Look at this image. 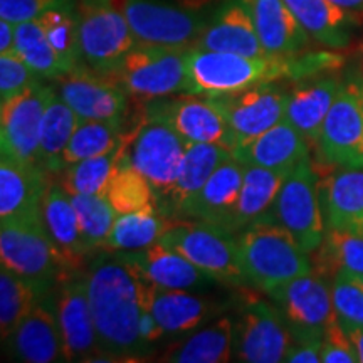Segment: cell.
<instances>
[{"instance_id": "6da1fadb", "label": "cell", "mask_w": 363, "mask_h": 363, "mask_svg": "<svg viewBox=\"0 0 363 363\" xmlns=\"http://www.w3.org/2000/svg\"><path fill=\"white\" fill-rule=\"evenodd\" d=\"M88 298L99 347L111 357H143L150 347L140 337L145 308L135 272L120 256H101L91 262Z\"/></svg>"}, {"instance_id": "7a4b0ae2", "label": "cell", "mask_w": 363, "mask_h": 363, "mask_svg": "<svg viewBox=\"0 0 363 363\" xmlns=\"http://www.w3.org/2000/svg\"><path fill=\"white\" fill-rule=\"evenodd\" d=\"M238 261L246 283L269 296L313 269L308 252L274 220L254 222L240 230Z\"/></svg>"}, {"instance_id": "3957f363", "label": "cell", "mask_w": 363, "mask_h": 363, "mask_svg": "<svg viewBox=\"0 0 363 363\" xmlns=\"http://www.w3.org/2000/svg\"><path fill=\"white\" fill-rule=\"evenodd\" d=\"M288 79V57H246L233 52L189 49L187 93L220 96L259 83Z\"/></svg>"}, {"instance_id": "277c9868", "label": "cell", "mask_w": 363, "mask_h": 363, "mask_svg": "<svg viewBox=\"0 0 363 363\" xmlns=\"http://www.w3.org/2000/svg\"><path fill=\"white\" fill-rule=\"evenodd\" d=\"M158 242L187 257L219 283L233 286L246 283L238 261V239L224 225L192 217L190 220L182 217L167 219Z\"/></svg>"}, {"instance_id": "5b68a950", "label": "cell", "mask_w": 363, "mask_h": 363, "mask_svg": "<svg viewBox=\"0 0 363 363\" xmlns=\"http://www.w3.org/2000/svg\"><path fill=\"white\" fill-rule=\"evenodd\" d=\"M0 257L4 267L33 284L43 298L66 269L44 220L2 222Z\"/></svg>"}, {"instance_id": "8992f818", "label": "cell", "mask_w": 363, "mask_h": 363, "mask_svg": "<svg viewBox=\"0 0 363 363\" xmlns=\"http://www.w3.org/2000/svg\"><path fill=\"white\" fill-rule=\"evenodd\" d=\"M130 96L143 101L187 91V51L136 44L110 74Z\"/></svg>"}, {"instance_id": "52a82bcc", "label": "cell", "mask_w": 363, "mask_h": 363, "mask_svg": "<svg viewBox=\"0 0 363 363\" xmlns=\"http://www.w3.org/2000/svg\"><path fill=\"white\" fill-rule=\"evenodd\" d=\"M79 52L89 69L110 76L138 44L121 9L113 0H79Z\"/></svg>"}, {"instance_id": "ba28073f", "label": "cell", "mask_w": 363, "mask_h": 363, "mask_svg": "<svg viewBox=\"0 0 363 363\" xmlns=\"http://www.w3.org/2000/svg\"><path fill=\"white\" fill-rule=\"evenodd\" d=\"M187 145V140L172 126L145 120L133 133L125 136L121 160L147 177L162 203L179 180Z\"/></svg>"}, {"instance_id": "9c48e42d", "label": "cell", "mask_w": 363, "mask_h": 363, "mask_svg": "<svg viewBox=\"0 0 363 363\" xmlns=\"http://www.w3.org/2000/svg\"><path fill=\"white\" fill-rule=\"evenodd\" d=\"M272 220L283 225L308 254L323 242L326 224L310 157L303 158L286 177L272 207Z\"/></svg>"}, {"instance_id": "30bf717a", "label": "cell", "mask_w": 363, "mask_h": 363, "mask_svg": "<svg viewBox=\"0 0 363 363\" xmlns=\"http://www.w3.org/2000/svg\"><path fill=\"white\" fill-rule=\"evenodd\" d=\"M120 9L138 44L189 51L197 45L208 22L197 11L163 0H123Z\"/></svg>"}, {"instance_id": "8fae6325", "label": "cell", "mask_w": 363, "mask_h": 363, "mask_svg": "<svg viewBox=\"0 0 363 363\" xmlns=\"http://www.w3.org/2000/svg\"><path fill=\"white\" fill-rule=\"evenodd\" d=\"M293 343L288 321L278 306L252 293L242 299V311L234 326L235 360L246 363H279Z\"/></svg>"}, {"instance_id": "7c38bea8", "label": "cell", "mask_w": 363, "mask_h": 363, "mask_svg": "<svg viewBox=\"0 0 363 363\" xmlns=\"http://www.w3.org/2000/svg\"><path fill=\"white\" fill-rule=\"evenodd\" d=\"M145 120L160 121L174 128L187 142L217 143L234 150L235 138L229 121L212 98L195 94L162 96L147 101Z\"/></svg>"}, {"instance_id": "4fadbf2b", "label": "cell", "mask_w": 363, "mask_h": 363, "mask_svg": "<svg viewBox=\"0 0 363 363\" xmlns=\"http://www.w3.org/2000/svg\"><path fill=\"white\" fill-rule=\"evenodd\" d=\"M316 143L326 163L363 165V79L340 84Z\"/></svg>"}, {"instance_id": "5bb4252c", "label": "cell", "mask_w": 363, "mask_h": 363, "mask_svg": "<svg viewBox=\"0 0 363 363\" xmlns=\"http://www.w3.org/2000/svg\"><path fill=\"white\" fill-rule=\"evenodd\" d=\"M291 330L293 340H321L337 320L333 294L326 278L320 274L299 276L271 294Z\"/></svg>"}, {"instance_id": "9a60e30c", "label": "cell", "mask_w": 363, "mask_h": 363, "mask_svg": "<svg viewBox=\"0 0 363 363\" xmlns=\"http://www.w3.org/2000/svg\"><path fill=\"white\" fill-rule=\"evenodd\" d=\"M212 99L229 121L235 147H239L284 120L289 93L278 84L259 83Z\"/></svg>"}, {"instance_id": "2e32d148", "label": "cell", "mask_w": 363, "mask_h": 363, "mask_svg": "<svg viewBox=\"0 0 363 363\" xmlns=\"http://www.w3.org/2000/svg\"><path fill=\"white\" fill-rule=\"evenodd\" d=\"M52 88L43 83L2 103V155L26 165H39L40 130ZM40 167V165H39Z\"/></svg>"}, {"instance_id": "e0dca14e", "label": "cell", "mask_w": 363, "mask_h": 363, "mask_svg": "<svg viewBox=\"0 0 363 363\" xmlns=\"http://www.w3.org/2000/svg\"><path fill=\"white\" fill-rule=\"evenodd\" d=\"M56 81L57 94L81 120L123 121L128 93L110 76L79 65L59 76Z\"/></svg>"}, {"instance_id": "ac0fdd59", "label": "cell", "mask_w": 363, "mask_h": 363, "mask_svg": "<svg viewBox=\"0 0 363 363\" xmlns=\"http://www.w3.org/2000/svg\"><path fill=\"white\" fill-rule=\"evenodd\" d=\"M54 313L59 325L66 362L93 360L101 350L88 298L86 279H69L59 289Z\"/></svg>"}, {"instance_id": "d6986e66", "label": "cell", "mask_w": 363, "mask_h": 363, "mask_svg": "<svg viewBox=\"0 0 363 363\" xmlns=\"http://www.w3.org/2000/svg\"><path fill=\"white\" fill-rule=\"evenodd\" d=\"M318 182L328 229L363 235V165H335Z\"/></svg>"}, {"instance_id": "ffe728a7", "label": "cell", "mask_w": 363, "mask_h": 363, "mask_svg": "<svg viewBox=\"0 0 363 363\" xmlns=\"http://www.w3.org/2000/svg\"><path fill=\"white\" fill-rule=\"evenodd\" d=\"M48 172L4 157L0 162V219L44 220L43 202L48 190Z\"/></svg>"}, {"instance_id": "44dd1931", "label": "cell", "mask_w": 363, "mask_h": 363, "mask_svg": "<svg viewBox=\"0 0 363 363\" xmlns=\"http://www.w3.org/2000/svg\"><path fill=\"white\" fill-rule=\"evenodd\" d=\"M244 180V163L234 155L220 163L206 185L185 202L180 208V217H192L214 222L234 233V219L238 212L240 189Z\"/></svg>"}, {"instance_id": "7402d4cb", "label": "cell", "mask_w": 363, "mask_h": 363, "mask_svg": "<svg viewBox=\"0 0 363 363\" xmlns=\"http://www.w3.org/2000/svg\"><path fill=\"white\" fill-rule=\"evenodd\" d=\"M194 49L233 52L246 57H269L257 38L246 0H227L207 22Z\"/></svg>"}, {"instance_id": "603a6c76", "label": "cell", "mask_w": 363, "mask_h": 363, "mask_svg": "<svg viewBox=\"0 0 363 363\" xmlns=\"http://www.w3.org/2000/svg\"><path fill=\"white\" fill-rule=\"evenodd\" d=\"M118 256L136 267L160 289L189 291V289L206 288L207 284H212L216 281L192 264L187 257L175 252L174 249L165 247L160 242H155L143 251H121L118 252Z\"/></svg>"}, {"instance_id": "cb8c5ba5", "label": "cell", "mask_w": 363, "mask_h": 363, "mask_svg": "<svg viewBox=\"0 0 363 363\" xmlns=\"http://www.w3.org/2000/svg\"><path fill=\"white\" fill-rule=\"evenodd\" d=\"M257 38L269 56L289 57L305 52L310 34L284 0H246Z\"/></svg>"}, {"instance_id": "d4e9b609", "label": "cell", "mask_w": 363, "mask_h": 363, "mask_svg": "<svg viewBox=\"0 0 363 363\" xmlns=\"http://www.w3.org/2000/svg\"><path fill=\"white\" fill-rule=\"evenodd\" d=\"M233 155L246 165L284 172H291L303 158L310 157L305 135L288 118L249 143L235 147Z\"/></svg>"}, {"instance_id": "484cf974", "label": "cell", "mask_w": 363, "mask_h": 363, "mask_svg": "<svg viewBox=\"0 0 363 363\" xmlns=\"http://www.w3.org/2000/svg\"><path fill=\"white\" fill-rule=\"evenodd\" d=\"M44 299H40L38 305L22 318L19 326L9 340L17 360L27 363L66 362L56 313H54V308L44 305Z\"/></svg>"}, {"instance_id": "4316f807", "label": "cell", "mask_w": 363, "mask_h": 363, "mask_svg": "<svg viewBox=\"0 0 363 363\" xmlns=\"http://www.w3.org/2000/svg\"><path fill=\"white\" fill-rule=\"evenodd\" d=\"M43 219L49 238L56 246L62 264L76 269L88 254L81 235L78 214L72 206L71 195L61 185L51 184L45 190L43 202Z\"/></svg>"}, {"instance_id": "83f0119b", "label": "cell", "mask_w": 363, "mask_h": 363, "mask_svg": "<svg viewBox=\"0 0 363 363\" xmlns=\"http://www.w3.org/2000/svg\"><path fill=\"white\" fill-rule=\"evenodd\" d=\"M233 157V150L217 143H195L189 142L182 165L179 180L158 206L162 214H177L195 194L201 190L212 174L219 169L220 163Z\"/></svg>"}, {"instance_id": "f1b7e54d", "label": "cell", "mask_w": 363, "mask_h": 363, "mask_svg": "<svg viewBox=\"0 0 363 363\" xmlns=\"http://www.w3.org/2000/svg\"><path fill=\"white\" fill-rule=\"evenodd\" d=\"M289 172L244 163V180L234 219V233L261 220H272V207Z\"/></svg>"}, {"instance_id": "f546056e", "label": "cell", "mask_w": 363, "mask_h": 363, "mask_svg": "<svg viewBox=\"0 0 363 363\" xmlns=\"http://www.w3.org/2000/svg\"><path fill=\"white\" fill-rule=\"evenodd\" d=\"M340 89L338 79L320 78L294 86L289 91L288 118L305 135L308 142H318L321 126Z\"/></svg>"}, {"instance_id": "4dcf8cb0", "label": "cell", "mask_w": 363, "mask_h": 363, "mask_svg": "<svg viewBox=\"0 0 363 363\" xmlns=\"http://www.w3.org/2000/svg\"><path fill=\"white\" fill-rule=\"evenodd\" d=\"M81 118L65 99L52 89L44 111L40 130L39 165L48 174L59 175L65 169V150L72 133L78 128Z\"/></svg>"}, {"instance_id": "1f68e13d", "label": "cell", "mask_w": 363, "mask_h": 363, "mask_svg": "<svg viewBox=\"0 0 363 363\" xmlns=\"http://www.w3.org/2000/svg\"><path fill=\"white\" fill-rule=\"evenodd\" d=\"M299 24L316 43L342 49L350 43V19L331 0H284Z\"/></svg>"}, {"instance_id": "d6a6232c", "label": "cell", "mask_w": 363, "mask_h": 363, "mask_svg": "<svg viewBox=\"0 0 363 363\" xmlns=\"http://www.w3.org/2000/svg\"><path fill=\"white\" fill-rule=\"evenodd\" d=\"M234 352V321L222 316L212 325L194 333L170 350L165 352L162 362L175 363H225Z\"/></svg>"}, {"instance_id": "836d02e7", "label": "cell", "mask_w": 363, "mask_h": 363, "mask_svg": "<svg viewBox=\"0 0 363 363\" xmlns=\"http://www.w3.org/2000/svg\"><path fill=\"white\" fill-rule=\"evenodd\" d=\"M316 274L323 278L343 276L352 281L363 278V235L328 229L313 256Z\"/></svg>"}, {"instance_id": "e575fe53", "label": "cell", "mask_w": 363, "mask_h": 363, "mask_svg": "<svg viewBox=\"0 0 363 363\" xmlns=\"http://www.w3.org/2000/svg\"><path fill=\"white\" fill-rule=\"evenodd\" d=\"M150 311L165 333H187L211 318L212 303L187 291L157 288Z\"/></svg>"}, {"instance_id": "d590c367", "label": "cell", "mask_w": 363, "mask_h": 363, "mask_svg": "<svg viewBox=\"0 0 363 363\" xmlns=\"http://www.w3.org/2000/svg\"><path fill=\"white\" fill-rule=\"evenodd\" d=\"M167 219L158 211H140L116 217L104 247L118 252L143 251L158 242L165 230Z\"/></svg>"}, {"instance_id": "8d00e7d4", "label": "cell", "mask_w": 363, "mask_h": 363, "mask_svg": "<svg viewBox=\"0 0 363 363\" xmlns=\"http://www.w3.org/2000/svg\"><path fill=\"white\" fill-rule=\"evenodd\" d=\"M123 148L125 142L104 155L67 165L62 187L69 195H106L113 175L120 165Z\"/></svg>"}, {"instance_id": "74e56055", "label": "cell", "mask_w": 363, "mask_h": 363, "mask_svg": "<svg viewBox=\"0 0 363 363\" xmlns=\"http://www.w3.org/2000/svg\"><path fill=\"white\" fill-rule=\"evenodd\" d=\"M106 197L118 216L140 211H158V201L152 184L142 172L123 160H120L113 175Z\"/></svg>"}, {"instance_id": "f35d334b", "label": "cell", "mask_w": 363, "mask_h": 363, "mask_svg": "<svg viewBox=\"0 0 363 363\" xmlns=\"http://www.w3.org/2000/svg\"><path fill=\"white\" fill-rule=\"evenodd\" d=\"M49 43L65 65L66 72L81 65L79 52V19L78 4L71 2L66 6L54 7L39 17Z\"/></svg>"}, {"instance_id": "ab89813d", "label": "cell", "mask_w": 363, "mask_h": 363, "mask_svg": "<svg viewBox=\"0 0 363 363\" xmlns=\"http://www.w3.org/2000/svg\"><path fill=\"white\" fill-rule=\"evenodd\" d=\"M123 121L81 120L65 150V165L104 155L125 142Z\"/></svg>"}, {"instance_id": "60d3db41", "label": "cell", "mask_w": 363, "mask_h": 363, "mask_svg": "<svg viewBox=\"0 0 363 363\" xmlns=\"http://www.w3.org/2000/svg\"><path fill=\"white\" fill-rule=\"evenodd\" d=\"M16 52L40 78L57 79L66 72L39 19L16 24Z\"/></svg>"}, {"instance_id": "b9f144b4", "label": "cell", "mask_w": 363, "mask_h": 363, "mask_svg": "<svg viewBox=\"0 0 363 363\" xmlns=\"http://www.w3.org/2000/svg\"><path fill=\"white\" fill-rule=\"evenodd\" d=\"M44 299L35 288L16 272L2 266L0 269V330L7 342L27 313Z\"/></svg>"}, {"instance_id": "7bdbcfd3", "label": "cell", "mask_w": 363, "mask_h": 363, "mask_svg": "<svg viewBox=\"0 0 363 363\" xmlns=\"http://www.w3.org/2000/svg\"><path fill=\"white\" fill-rule=\"evenodd\" d=\"M71 201L78 214L84 247L88 252L96 247H104L118 216L106 195L76 194L71 195Z\"/></svg>"}, {"instance_id": "ee69618b", "label": "cell", "mask_w": 363, "mask_h": 363, "mask_svg": "<svg viewBox=\"0 0 363 363\" xmlns=\"http://www.w3.org/2000/svg\"><path fill=\"white\" fill-rule=\"evenodd\" d=\"M333 308L340 326L350 333L357 328H363V288L357 281L343 276L333 278Z\"/></svg>"}, {"instance_id": "f6af8a7d", "label": "cell", "mask_w": 363, "mask_h": 363, "mask_svg": "<svg viewBox=\"0 0 363 363\" xmlns=\"http://www.w3.org/2000/svg\"><path fill=\"white\" fill-rule=\"evenodd\" d=\"M40 84V76L27 66V62L16 51L0 54V99L19 96L24 91Z\"/></svg>"}, {"instance_id": "bcb514c9", "label": "cell", "mask_w": 363, "mask_h": 363, "mask_svg": "<svg viewBox=\"0 0 363 363\" xmlns=\"http://www.w3.org/2000/svg\"><path fill=\"white\" fill-rule=\"evenodd\" d=\"M71 2L76 0H0V19L21 24L39 19L44 12Z\"/></svg>"}, {"instance_id": "7dc6e473", "label": "cell", "mask_w": 363, "mask_h": 363, "mask_svg": "<svg viewBox=\"0 0 363 363\" xmlns=\"http://www.w3.org/2000/svg\"><path fill=\"white\" fill-rule=\"evenodd\" d=\"M321 362L325 363H355L358 362L357 352L352 340L337 320L325 331L321 345Z\"/></svg>"}, {"instance_id": "c3c4849f", "label": "cell", "mask_w": 363, "mask_h": 363, "mask_svg": "<svg viewBox=\"0 0 363 363\" xmlns=\"http://www.w3.org/2000/svg\"><path fill=\"white\" fill-rule=\"evenodd\" d=\"M321 340H293L286 353L288 363H318L321 362Z\"/></svg>"}, {"instance_id": "681fc988", "label": "cell", "mask_w": 363, "mask_h": 363, "mask_svg": "<svg viewBox=\"0 0 363 363\" xmlns=\"http://www.w3.org/2000/svg\"><path fill=\"white\" fill-rule=\"evenodd\" d=\"M140 337L148 347H152V343H155L157 340H160L165 333V330L162 328L160 323L157 321V318L153 316V313L150 310H143L142 316H140Z\"/></svg>"}, {"instance_id": "f907efd6", "label": "cell", "mask_w": 363, "mask_h": 363, "mask_svg": "<svg viewBox=\"0 0 363 363\" xmlns=\"http://www.w3.org/2000/svg\"><path fill=\"white\" fill-rule=\"evenodd\" d=\"M16 51V24L9 21L0 22V54Z\"/></svg>"}, {"instance_id": "816d5d0a", "label": "cell", "mask_w": 363, "mask_h": 363, "mask_svg": "<svg viewBox=\"0 0 363 363\" xmlns=\"http://www.w3.org/2000/svg\"><path fill=\"white\" fill-rule=\"evenodd\" d=\"M348 337L352 340L353 348H355L358 362L363 363V328H357L348 333Z\"/></svg>"}, {"instance_id": "f5cc1de1", "label": "cell", "mask_w": 363, "mask_h": 363, "mask_svg": "<svg viewBox=\"0 0 363 363\" xmlns=\"http://www.w3.org/2000/svg\"><path fill=\"white\" fill-rule=\"evenodd\" d=\"M207 0H180V6L192 9V11H199L202 6H206Z\"/></svg>"}, {"instance_id": "db71d44e", "label": "cell", "mask_w": 363, "mask_h": 363, "mask_svg": "<svg viewBox=\"0 0 363 363\" xmlns=\"http://www.w3.org/2000/svg\"><path fill=\"white\" fill-rule=\"evenodd\" d=\"M331 2L343 9H355L358 6H362L363 0H331Z\"/></svg>"}, {"instance_id": "11a10c76", "label": "cell", "mask_w": 363, "mask_h": 363, "mask_svg": "<svg viewBox=\"0 0 363 363\" xmlns=\"http://www.w3.org/2000/svg\"><path fill=\"white\" fill-rule=\"evenodd\" d=\"M357 283H358V284H360V286H362V288H363V278H362L360 281H357Z\"/></svg>"}]
</instances>
